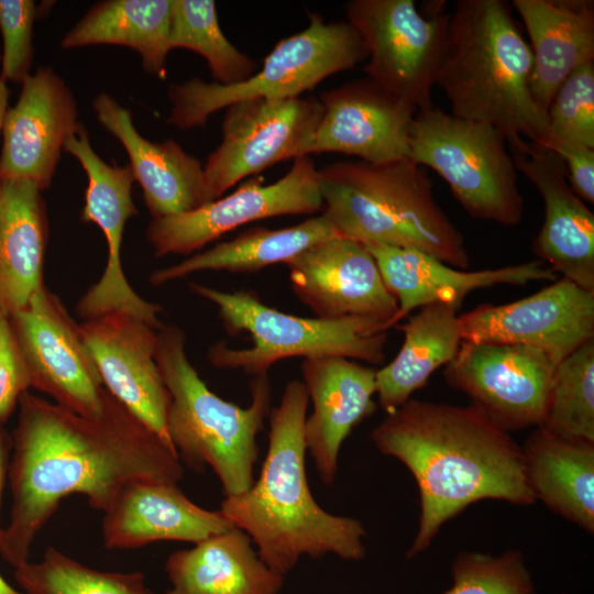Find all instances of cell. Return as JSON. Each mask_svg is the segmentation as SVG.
Returning <instances> with one entry per match:
<instances>
[{
  "mask_svg": "<svg viewBox=\"0 0 594 594\" xmlns=\"http://www.w3.org/2000/svg\"><path fill=\"white\" fill-rule=\"evenodd\" d=\"M24 594H154L140 572H103L88 568L53 547L40 562L14 568Z\"/></svg>",
  "mask_w": 594,
  "mask_h": 594,
  "instance_id": "cell-35",
  "label": "cell"
},
{
  "mask_svg": "<svg viewBox=\"0 0 594 594\" xmlns=\"http://www.w3.org/2000/svg\"><path fill=\"white\" fill-rule=\"evenodd\" d=\"M344 9L366 46L369 79L417 111L433 106L450 14L425 15L414 0H352Z\"/></svg>",
  "mask_w": 594,
  "mask_h": 594,
  "instance_id": "cell-10",
  "label": "cell"
},
{
  "mask_svg": "<svg viewBox=\"0 0 594 594\" xmlns=\"http://www.w3.org/2000/svg\"><path fill=\"white\" fill-rule=\"evenodd\" d=\"M459 308L429 304L398 326L404 333L400 350L375 376L378 404L386 413L406 403L436 370L454 359L462 342Z\"/></svg>",
  "mask_w": 594,
  "mask_h": 594,
  "instance_id": "cell-30",
  "label": "cell"
},
{
  "mask_svg": "<svg viewBox=\"0 0 594 594\" xmlns=\"http://www.w3.org/2000/svg\"><path fill=\"white\" fill-rule=\"evenodd\" d=\"M80 331L103 387L173 448L170 396L155 360L158 330L132 315L111 312L85 320Z\"/></svg>",
  "mask_w": 594,
  "mask_h": 594,
  "instance_id": "cell-18",
  "label": "cell"
},
{
  "mask_svg": "<svg viewBox=\"0 0 594 594\" xmlns=\"http://www.w3.org/2000/svg\"><path fill=\"white\" fill-rule=\"evenodd\" d=\"M9 89L6 81L0 77V132L2 131L3 120L8 110Z\"/></svg>",
  "mask_w": 594,
  "mask_h": 594,
  "instance_id": "cell-42",
  "label": "cell"
},
{
  "mask_svg": "<svg viewBox=\"0 0 594 594\" xmlns=\"http://www.w3.org/2000/svg\"><path fill=\"white\" fill-rule=\"evenodd\" d=\"M0 594H24L13 588L1 575H0Z\"/></svg>",
  "mask_w": 594,
  "mask_h": 594,
  "instance_id": "cell-43",
  "label": "cell"
},
{
  "mask_svg": "<svg viewBox=\"0 0 594 594\" xmlns=\"http://www.w3.org/2000/svg\"><path fill=\"white\" fill-rule=\"evenodd\" d=\"M505 0H458L437 84L459 118L492 125L509 146L550 145L530 89L532 54Z\"/></svg>",
  "mask_w": 594,
  "mask_h": 594,
  "instance_id": "cell-4",
  "label": "cell"
},
{
  "mask_svg": "<svg viewBox=\"0 0 594 594\" xmlns=\"http://www.w3.org/2000/svg\"><path fill=\"white\" fill-rule=\"evenodd\" d=\"M38 9L33 0H0L1 78L22 84L31 74L33 25Z\"/></svg>",
  "mask_w": 594,
  "mask_h": 594,
  "instance_id": "cell-38",
  "label": "cell"
},
{
  "mask_svg": "<svg viewBox=\"0 0 594 594\" xmlns=\"http://www.w3.org/2000/svg\"><path fill=\"white\" fill-rule=\"evenodd\" d=\"M77 102L51 66L23 82L15 106L4 116L0 179L23 178L41 190L51 186L66 140L76 132Z\"/></svg>",
  "mask_w": 594,
  "mask_h": 594,
  "instance_id": "cell-21",
  "label": "cell"
},
{
  "mask_svg": "<svg viewBox=\"0 0 594 594\" xmlns=\"http://www.w3.org/2000/svg\"><path fill=\"white\" fill-rule=\"evenodd\" d=\"M509 147L516 169L543 201L534 253L559 276L594 292V215L571 189L561 156L527 140Z\"/></svg>",
  "mask_w": 594,
  "mask_h": 594,
  "instance_id": "cell-19",
  "label": "cell"
},
{
  "mask_svg": "<svg viewBox=\"0 0 594 594\" xmlns=\"http://www.w3.org/2000/svg\"><path fill=\"white\" fill-rule=\"evenodd\" d=\"M170 48L201 55L221 85L240 84L257 72V63L224 36L212 0H173Z\"/></svg>",
  "mask_w": 594,
  "mask_h": 594,
  "instance_id": "cell-33",
  "label": "cell"
},
{
  "mask_svg": "<svg viewBox=\"0 0 594 594\" xmlns=\"http://www.w3.org/2000/svg\"><path fill=\"white\" fill-rule=\"evenodd\" d=\"M550 145L594 148V62L573 72L561 85L547 110Z\"/></svg>",
  "mask_w": 594,
  "mask_h": 594,
  "instance_id": "cell-37",
  "label": "cell"
},
{
  "mask_svg": "<svg viewBox=\"0 0 594 594\" xmlns=\"http://www.w3.org/2000/svg\"><path fill=\"white\" fill-rule=\"evenodd\" d=\"M539 428L594 442V339L556 365Z\"/></svg>",
  "mask_w": 594,
  "mask_h": 594,
  "instance_id": "cell-34",
  "label": "cell"
},
{
  "mask_svg": "<svg viewBox=\"0 0 594 594\" xmlns=\"http://www.w3.org/2000/svg\"><path fill=\"white\" fill-rule=\"evenodd\" d=\"M9 451H10V440L6 432L0 427V505L3 487L6 484V479L9 473ZM3 528L0 524V541L2 538Z\"/></svg>",
  "mask_w": 594,
  "mask_h": 594,
  "instance_id": "cell-41",
  "label": "cell"
},
{
  "mask_svg": "<svg viewBox=\"0 0 594 594\" xmlns=\"http://www.w3.org/2000/svg\"><path fill=\"white\" fill-rule=\"evenodd\" d=\"M309 396L302 381L285 386L268 415L266 458L260 476L244 493L226 496L221 512L256 546L261 560L285 575L301 557L365 556V529L358 519L328 513L309 488L305 458V421Z\"/></svg>",
  "mask_w": 594,
  "mask_h": 594,
  "instance_id": "cell-3",
  "label": "cell"
},
{
  "mask_svg": "<svg viewBox=\"0 0 594 594\" xmlns=\"http://www.w3.org/2000/svg\"><path fill=\"white\" fill-rule=\"evenodd\" d=\"M453 586L444 594H535L518 550L499 556L461 552L452 563Z\"/></svg>",
  "mask_w": 594,
  "mask_h": 594,
  "instance_id": "cell-36",
  "label": "cell"
},
{
  "mask_svg": "<svg viewBox=\"0 0 594 594\" xmlns=\"http://www.w3.org/2000/svg\"><path fill=\"white\" fill-rule=\"evenodd\" d=\"M374 257L383 280L396 298L399 320L433 302L461 306L476 289L496 285L524 286L554 282L559 275L539 260L497 268L466 271L453 267L419 250L378 243L364 244Z\"/></svg>",
  "mask_w": 594,
  "mask_h": 594,
  "instance_id": "cell-23",
  "label": "cell"
},
{
  "mask_svg": "<svg viewBox=\"0 0 594 594\" xmlns=\"http://www.w3.org/2000/svg\"><path fill=\"white\" fill-rule=\"evenodd\" d=\"M173 0H106L91 6L62 38L64 50L109 44L139 53L144 70L164 78Z\"/></svg>",
  "mask_w": 594,
  "mask_h": 594,
  "instance_id": "cell-31",
  "label": "cell"
},
{
  "mask_svg": "<svg viewBox=\"0 0 594 594\" xmlns=\"http://www.w3.org/2000/svg\"><path fill=\"white\" fill-rule=\"evenodd\" d=\"M333 235L338 234L323 213L288 228L250 229L177 264L154 271L150 282L158 286L204 271L256 272L273 264H286L308 246Z\"/></svg>",
  "mask_w": 594,
  "mask_h": 594,
  "instance_id": "cell-32",
  "label": "cell"
},
{
  "mask_svg": "<svg viewBox=\"0 0 594 594\" xmlns=\"http://www.w3.org/2000/svg\"><path fill=\"white\" fill-rule=\"evenodd\" d=\"M0 58H1V56H0Z\"/></svg>",
  "mask_w": 594,
  "mask_h": 594,
  "instance_id": "cell-44",
  "label": "cell"
},
{
  "mask_svg": "<svg viewBox=\"0 0 594 594\" xmlns=\"http://www.w3.org/2000/svg\"><path fill=\"white\" fill-rule=\"evenodd\" d=\"M296 296L321 319L399 322L398 304L365 245L340 235L319 241L286 263Z\"/></svg>",
  "mask_w": 594,
  "mask_h": 594,
  "instance_id": "cell-17",
  "label": "cell"
},
{
  "mask_svg": "<svg viewBox=\"0 0 594 594\" xmlns=\"http://www.w3.org/2000/svg\"><path fill=\"white\" fill-rule=\"evenodd\" d=\"M380 452L399 460L416 480L420 515L407 558L425 551L441 527L484 499L531 505L521 447L473 404L409 398L372 430Z\"/></svg>",
  "mask_w": 594,
  "mask_h": 594,
  "instance_id": "cell-2",
  "label": "cell"
},
{
  "mask_svg": "<svg viewBox=\"0 0 594 594\" xmlns=\"http://www.w3.org/2000/svg\"><path fill=\"white\" fill-rule=\"evenodd\" d=\"M308 19L306 29L280 40L261 69L240 84L226 86L198 77L170 84L167 123L188 130L205 127L212 113L239 101L296 98L367 58L361 35L348 21L327 22L317 12Z\"/></svg>",
  "mask_w": 594,
  "mask_h": 594,
  "instance_id": "cell-8",
  "label": "cell"
},
{
  "mask_svg": "<svg viewBox=\"0 0 594 594\" xmlns=\"http://www.w3.org/2000/svg\"><path fill=\"white\" fill-rule=\"evenodd\" d=\"M322 213L337 234L363 244L419 250L466 270L461 231L435 200L426 169L409 157L336 162L317 170Z\"/></svg>",
  "mask_w": 594,
  "mask_h": 594,
  "instance_id": "cell-5",
  "label": "cell"
},
{
  "mask_svg": "<svg viewBox=\"0 0 594 594\" xmlns=\"http://www.w3.org/2000/svg\"><path fill=\"white\" fill-rule=\"evenodd\" d=\"M31 377L10 320L0 317V425L15 410Z\"/></svg>",
  "mask_w": 594,
  "mask_h": 594,
  "instance_id": "cell-39",
  "label": "cell"
},
{
  "mask_svg": "<svg viewBox=\"0 0 594 594\" xmlns=\"http://www.w3.org/2000/svg\"><path fill=\"white\" fill-rule=\"evenodd\" d=\"M155 360L170 396L167 435L180 462L197 471L209 465L226 496L246 492L258 459L256 438L271 413L267 374L251 381L248 407L222 399L189 362L185 333L174 324L157 331Z\"/></svg>",
  "mask_w": 594,
  "mask_h": 594,
  "instance_id": "cell-6",
  "label": "cell"
},
{
  "mask_svg": "<svg viewBox=\"0 0 594 594\" xmlns=\"http://www.w3.org/2000/svg\"><path fill=\"white\" fill-rule=\"evenodd\" d=\"M521 450L536 501L593 535L594 442L536 427Z\"/></svg>",
  "mask_w": 594,
  "mask_h": 594,
  "instance_id": "cell-29",
  "label": "cell"
},
{
  "mask_svg": "<svg viewBox=\"0 0 594 594\" xmlns=\"http://www.w3.org/2000/svg\"><path fill=\"white\" fill-rule=\"evenodd\" d=\"M194 294L218 308L229 334L246 332L252 345L231 348L220 341L208 350L218 369L242 370L250 375L267 374L277 361L289 358L337 355L371 364L384 361L388 322L370 318H304L268 307L252 290L222 292L190 283Z\"/></svg>",
  "mask_w": 594,
  "mask_h": 594,
  "instance_id": "cell-7",
  "label": "cell"
},
{
  "mask_svg": "<svg viewBox=\"0 0 594 594\" xmlns=\"http://www.w3.org/2000/svg\"><path fill=\"white\" fill-rule=\"evenodd\" d=\"M64 151L77 158L88 177L81 220L96 223L108 245L105 271L79 299L76 308L78 316L88 320L111 312H125L160 330L163 327L158 318L161 306L143 299L133 290L121 264L125 223L139 215L132 200L135 178L131 166L105 162L91 147L82 123L66 140Z\"/></svg>",
  "mask_w": 594,
  "mask_h": 594,
  "instance_id": "cell-14",
  "label": "cell"
},
{
  "mask_svg": "<svg viewBox=\"0 0 594 594\" xmlns=\"http://www.w3.org/2000/svg\"><path fill=\"white\" fill-rule=\"evenodd\" d=\"M232 527L221 509L196 505L177 483L140 480L103 512L102 538L108 549H135L162 540L198 543Z\"/></svg>",
  "mask_w": 594,
  "mask_h": 594,
  "instance_id": "cell-24",
  "label": "cell"
},
{
  "mask_svg": "<svg viewBox=\"0 0 594 594\" xmlns=\"http://www.w3.org/2000/svg\"><path fill=\"white\" fill-rule=\"evenodd\" d=\"M317 168L310 156L294 158L275 183L258 177L233 193L195 210L153 219L146 239L156 256L191 254L224 233L252 221L288 215H312L322 209Z\"/></svg>",
  "mask_w": 594,
  "mask_h": 594,
  "instance_id": "cell-13",
  "label": "cell"
},
{
  "mask_svg": "<svg viewBox=\"0 0 594 594\" xmlns=\"http://www.w3.org/2000/svg\"><path fill=\"white\" fill-rule=\"evenodd\" d=\"M322 113L316 97L258 98L227 107L222 141L204 166L208 202L222 197L243 178L305 156Z\"/></svg>",
  "mask_w": 594,
  "mask_h": 594,
  "instance_id": "cell-11",
  "label": "cell"
},
{
  "mask_svg": "<svg viewBox=\"0 0 594 594\" xmlns=\"http://www.w3.org/2000/svg\"><path fill=\"white\" fill-rule=\"evenodd\" d=\"M301 372L314 406L305 421L306 449L322 483L331 485L342 443L377 407L373 400L376 371L343 356L328 355L304 359Z\"/></svg>",
  "mask_w": 594,
  "mask_h": 594,
  "instance_id": "cell-22",
  "label": "cell"
},
{
  "mask_svg": "<svg viewBox=\"0 0 594 594\" xmlns=\"http://www.w3.org/2000/svg\"><path fill=\"white\" fill-rule=\"evenodd\" d=\"M504 135L435 106L417 111L409 158L433 169L472 218L506 227L522 220L524 197Z\"/></svg>",
  "mask_w": 594,
  "mask_h": 594,
  "instance_id": "cell-9",
  "label": "cell"
},
{
  "mask_svg": "<svg viewBox=\"0 0 594 594\" xmlns=\"http://www.w3.org/2000/svg\"><path fill=\"white\" fill-rule=\"evenodd\" d=\"M48 231L42 190L29 179H0V317L23 308L44 285Z\"/></svg>",
  "mask_w": 594,
  "mask_h": 594,
  "instance_id": "cell-27",
  "label": "cell"
},
{
  "mask_svg": "<svg viewBox=\"0 0 594 594\" xmlns=\"http://www.w3.org/2000/svg\"><path fill=\"white\" fill-rule=\"evenodd\" d=\"M565 166L571 189L587 204L594 202V148L583 145L558 144L551 148Z\"/></svg>",
  "mask_w": 594,
  "mask_h": 594,
  "instance_id": "cell-40",
  "label": "cell"
},
{
  "mask_svg": "<svg viewBox=\"0 0 594 594\" xmlns=\"http://www.w3.org/2000/svg\"><path fill=\"white\" fill-rule=\"evenodd\" d=\"M92 109L98 121L125 148L153 219L208 204L204 166L176 141L146 140L134 127L131 111L107 92L96 96Z\"/></svg>",
  "mask_w": 594,
  "mask_h": 594,
  "instance_id": "cell-25",
  "label": "cell"
},
{
  "mask_svg": "<svg viewBox=\"0 0 594 594\" xmlns=\"http://www.w3.org/2000/svg\"><path fill=\"white\" fill-rule=\"evenodd\" d=\"M9 466L10 518L1 557L14 568L29 561L37 532L62 499L85 495L105 512L128 484L178 483L176 451L107 389L96 417H85L25 392L19 399Z\"/></svg>",
  "mask_w": 594,
  "mask_h": 594,
  "instance_id": "cell-1",
  "label": "cell"
},
{
  "mask_svg": "<svg viewBox=\"0 0 594 594\" xmlns=\"http://www.w3.org/2000/svg\"><path fill=\"white\" fill-rule=\"evenodd\" d=\"M321 120L305 156L324 152L380 164L409 157V132L417 109L373 80L360 79L320 94Z\"/></svg>",
  "mask_w": 594,
  "mask_h": 594,
  "instance_id": "cell-20",
  "label": "cell"
},
{
  "mask_svg": "<svg viewBox=\"0 0 594 594\" xmlns=\"http://www.w3.org/2000/svg\"><path fill=\"white\" fill-rule=\"evenodd\" d=\"M462 341L528 345L556 364L594 339V292L560 277L539 292L459 315Z\"/></svg>",
  "mask_w": 594,
  "mask_h": 594,
  "instance_id": "cell-16",
  "label": "cell"
},
{
  "mask_svg": "<svg viewBox=\"0 0 594 594\" xmlns=\"http://www.w3.org/2000/svg\"><path fill=\"white\" fill-rule=\"evenodd\" d=\"M530 37V89L544 114L565 79L594 62L593 0H514Z\"/></svg>",
  "mask_w": 594,
  "mask_h": 594,
  "instance_id": "cell-26",
  "label": "cell"
},
{
  "mask_svg": "<svg viewBox=\"0 0 594 594\" xmlns=\"http://www.w3.org/2000/svg\"><path fill=\"white\" fill-rule=\"evenodd\" d=\"M166 594H277L284 575L272 571L237 527L168 557Z\"/></svg>",
  "mask_w": 594,
  "mask_h": 594,
  "instance_id": "cell-28",
  "label": "cell"
},
{
  "mask_svg": "<svg viewBox=\"0 0 594 594\" xmlns=\"http://www.w3.org/2000/svg\"><path fill=\"white\" fill-rule=\"evenodd\" d=\"M556 365L532 346L462 341L444 378L510 432L540 426Z\"/></svg>",
  "mask_w": 594,
  "mask_h": 594,
  "instance_id": "cell-15",
  "label": "cell"
},
{
  "mask_svg": "<svg viewBox=\"0 0 594 594\" xmlns=\"http://www.w3.org/2000/svg\"><path fill=\"white\" fill-rule=\"evenodd\" d=\"M31 387L85 417L98 416L106 388L80 331L61 299L43 285L9 317Z\"/></svg>",
  "mask_w": 594,
  "mask_h": 594,
  "instance_id": "cell-12",
  "label": "cell"
}]
</instances>
